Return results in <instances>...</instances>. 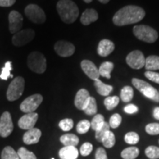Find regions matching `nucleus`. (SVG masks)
Here are the masks:
<instances>
[{
    "mask_svg": "<svg viewBox=\"0 0 159 159\" xmlns=\"http://www.w3.org/2000/svg\"><path fill=\"white\" fill-rule=\"evenodd\" d=\"M145 16V11L142 7L135 5H128L115 13L113 18L114 25L125 26L140 21Z\"/></svg>",
    "mask_w": 159,
    "mask_h": 159,
    "instance_id": "f257e3e1",
    "label": "nucleus"
},
{
    "mask_svg": "<svg viewBox=\"0 0 159 159\" xmlns=\"http://www.w3.org/2000/svg\"><path fill=\"white\" fill-rule=\"evenodd\" d=\"M57 11L63 22L74 23L79 16V9L71 0H60L57 3Z\"/></svg>",
    "mask_w": 159,
    "mask_h": 159,
    "instance_id": "f03ea898",
    "label": "nucleus"
},
{
    "mask_svg": "<svg viewBox=\"0 0 159 159\" xmlns=\"http://www.w3.org/2000/svg\"><path fill=\"white\" fill-rule=\"evenodd\" d=\"M27 66L37 74H42L47 69V60L44 55L39 52H31L27 57Z\"/></svg>",
    "mask_w": 159,
    "mask_h": 159,
    "instance_id": "7ed1b4c3",
    "label": "nucleus"
},
{
    "mask_svg": "<svg viewBox=\"0 0 159 159\" xmlns=\"http://www.w3.org/2000/svg\"><path fill=\"white\" fill-rule=\"evenodd\" d=\"M132 83L147 98L156 102H159V91L148 83L138 78H133Z\"/></svg>",
    "mask_w": 159,
    "mask_h": 159,
    "instance_id": "20e7f679",
    "label": "nucleus"
},
{
    "mask_svg": "<svg viewBox=\"0 0 159 159\" xmlns=\"http://www.w3.org/2000/svg\"><path fill=\"white\" fill-rule=\"evenodd\" d=\"M134 33L137 39L148 43L155 42L158 37V34L156 30L147 25L135 26Z\"/></svg>",
    "mask_w": 159,
    "mask_h": 159,
    "instance_id": "39448f33",
    "label": "nucleus"
},
{
    "mask_svg": "<svg viewBox=\"0 0 159 159\" xmlns=\"http://www.w3.org/2000/svg\"><path fill=\"white\" fill-rule=\"evenodd\" d=\"M25 89V79L21 77H17L10 83L7 90V98L9 101L16 100L23 94Z\"/></svg>",
    "mask_w": 159,
    "mask_h": 159,
    "instance_id": "423d86ee",
    "label": "nucleus"
},
{
    "mask_svg": "<svg viewBox=\"0 0 159 159\" xmlns=\"http://www.w3.org/2000/svg\"><path fill=\"white\" fill-rule=\"evenodd\" d=\"M25 15L32 22L41 25L46 21V17L44 11H43L39 5L30 4L25 7Z\"/></svg>",
    "mask_w": 159,
    "mask_h": 159,
    "instance_id": "0eeeda50",
    "label": "nucleus"
},
{
    "mask_svg": "<svg viewBox=\"0 0 159 159\" xmlns=\"http://www.w3.org/2000/svg\"><path fill=\"white\" fill-rule=\"evenodd\" d=\"M43 101V97L39 94L31 95L26 98L20 105L21 111L26 114L33 113L39 108Z\"/></svg>",
    "mask_w": 159,
    "mask_h": 159,
    "instance_id": "6e6552de",
    "label": "nucleus"
},
{
    "mask_svg": "<svg viewBox=\"0 0 159 159\" xmlns=\"http://www.w3.org/2000/svg\"><path fill=\"white\" fill-rule=\"evenodd\" d=\"M35 31L32 29H26L15 33L12 42L16 47H22L30 42L35 38Z\"/></svg>",
    "mask_w": 159,
    "mask_h": 159,
    "instance_id": "1a4fd4ad",
    "label": "nucleus"
},
{
    "mask_svg": "<svg viewBox=\"0 0 159 159\" xmlns=\"http://www.w3.org/2000/svg\"><path fill=\"white\" fill-rule=\"evenodd\" d=\"M144 54L139 50H134L129 53L126 57V62L129 66L134 69H140L145 66Z\"/></svg>",
    "mask_w": 159,
    "mask_h": 159,
    "instance_id": "9d476101",
    "label": "nucleus"
},
{
    "mask_svg": "<svg viewBox=\"0 0 159 159\" xmlns=\"http://www.w3.org/2000/svg\"><path fill=\"white\" fill-rule=\"evenodd\" d=\"M13 130V124L11 115L5 111L0 117V136L3 138L9 136Z\"/></svg>",
    "mask_w": 159,
    "mask_h": 159,
    "instance_id": "9b49d317",
    "label": "nucleus"
},
{
    "mask_svg": "<svg viewBox=\"0 0 159 159\" xmlns=\"http://www.w3.org/2000/svg\"><path fill=\"white\" fill-rule=\"evenodd\" d=\"M55 52L59 56L66 57L72 55L75 52V47L72 43L66 41H59L54 46Z\"/></svg>",
    "mask_w": 159,
    "mask_h": 159,
    "instance_id": "f8f14e48",
    "label": "nucleus"
},
{
    "mask_svg": "<svg viewBox=\"0 0 159 159\" xmlns=\"http://www.w3.org/2000/svg\"><path fill=\"white\" fill-rule=\"evenodd\" d=\"M9 30L11 33H16L21 30L23 25V17L19 12L13 11L10 13L9 16Z\"/></svg>",
    "mask_w": 159,
    "mask_h": 159,
    "instance_id": "ddd939ff",
    "label": "nucleus"
},
{
    "mask_svg": "<svg viewBox=\"0 0 159 159\" xmlns=\"http://www.w3.org/2000/svg\"><path fill=\"white\" fill-rule=\"evenodd\" d=\"M38 119H39V114L37 113H28L19 119L18 125L21 129L29 130L34 128Z\"/></svg>",
    "mask_w": 159,
    "mask_h": 159,
    "instance_id": "4468645a",
    "label": "nucleus"
},
{
    "mask_svg": "<svg viewBox=\"0 0 159 159\" xmlns=\"http://www.w3.org/2000/svg\"><path fill=\"white\" fill-rule=\"evenodd\" d=\"M81 68L85 75L93 80H98L100 75L99 73V69L97 68L96 65L92 61L89 60H83L80 63Z\"/></svg>",
    "mask_w": 159,
    "mask_h": 159,
    "instance_id": "2eb2a0df",
    "label": "nucleus"
},
{
    "mask_svg": "<svg viewBox=\"0 0 159 159\" xmlns=\"http://www.w3.org/2000/svg\"><path fill=\"white\" fill-rule=\"evenodd\" d=\"M89 99H90V94L86 89H81L77 91L76 96L75 98V105L79 110H83L86 106Z\"/></svg>",
    "mask_w": 159,
    "mask_h": 159,
    "instance_id": "dca6fc26",
    "label": "nucleus"
},
{
    "mask_svg": "<svg viewBox=\"0 0 159 159\" xmlns=\"http://www.w3.org/2000/svg\"><path fill=\"white\" fill-rule=\"evenodd\" d=\"M115 46L112 41L108 39H103L99 43L97 53L101 57H107L114 50Z\"/></svg>",
    "mask_w": 159,
    "mask_h": 159,
    "instance_id": "f3484780",
    "label": "nucleus"
},
{
    "mask_svg": "<svg viewBox=\"0 0 159 159\" xmlns=\"http://www.w3.org/2000/svg\"><path fill=\"white\" fill-rule=\"evenodd\" d=\"M41 131L39 128H33L27 130L23 136V142L26 144H35L39 142Z\"/></svg>",
    "mask_w": 159,
    "mask_h": 159,
    "instance_id": "a211bd4d",
    "label": "nucleus"
},
{
    "mask_svg": "<svg viewBox=\"0 0 159 159\" xmlns=\"http://www.w3.org/2000/svg\"><path fill=\"white\" fill-rule=\"evenodd\" d=\"M98 13L94 9H86L80 17V22L83 25H89L98 19Z\"/></svg>",
    "mask_w": 159,
    "mask_h": 159,
    "instance_id": "6ab92c4d",
    "label": "nucleus"
},
{
    "mask_svg": "<svg viewBox=\"0 0 159 159\" xmlns=\"http://www.w3.org/2000/svg\"><path fill=\"white\" fill-rule=\"evenodd\" d=\"M58 154L61 159H77L79 152L75 147H63L59 150Z\"/></svg>",
    "mask_w": 159,
    "mask_h": 159,
    "instance_id": "aec40b11",
    "label": "nucleus"
},
{
    "mask_svg": "<svg viewBox=\"0 0 159 159\" xmlns=\"http://www.w3.org/2000/svg\"><path fill=\"white\" fill-rule=\"evenodd\" d=\"M94 86L97 89V91L99 94L102 96L107 97L110 94V93L113 91V86L110 85L105 84L100 80H94Z\"/></svg>",
    "mask_w": 159,
    "mask_h": 159,
    "instance_id": "412c9836",
    "label": "nucleus"
},
{
    "mask_svg": "<svg viewBox=\"0 0 159 159\" xmlns=\"http://www.w3.org/2000/svg\"><path fill=\"white\" fill-rule=\"evenodd\" d=\"M60 141L65 147H76L79 143V138L73 134H67L61 136Z\"/></svg>",
    "mask_w": 159,
    "mask_h": 159,
    "instance_id": "4be33fe9",
    "label": "nucleus"
},
{
    "mask_svg": "<svg viewBox=\"0 0 159 159\" xmlns=\"http://www.w3.org/2000/svg\"><path fill=\"white\" fill-rule=\"evenodd\" d=\"M144 66L148 71L159 70V56L150 55L147 57Z\"/></svg>",
    "mask_w": 159,
    "mask_h": 159,
    "instance_id": "5701e85b",
    "label": "nucleus"
},
{
    "mask_svg": "<svg viewBox=\"0 0 159 159\" xmlns=\"http://www.w3.org/2000/svg\"><path fill=\"white\" fill-rule=\"evenodd\" d=\"M98 69L100 76L110 79L111 73L114 69V63L109 62V61H106V62L102 63Z\"/></svg>",
    "mask_w": 159,
    "mask_h": 159,
    "instance_id": "b1692460",
    "label": "nucleus"
},
{
    "mask_svg": "<svg viewBox=\"0 0 159 159\" xmlns=\"http://www.w3.org/2000/svg\"><path fill=\"white\" fill-rule=\"evenodd\" d=\"M139 150L136 147H130L125 150L121 152V156L123 159H135L139 156Z\"/></svg>",
    "mask_w": 159,
    "mask_h": 159,
    "instance_id": "393cba45",
    "label": "nucleus"
},
{
    "mask_svg": "<svg viewBox=\"0 0 159 159\" xmlns=\"http://www.w3.org/2000/svg\"><path fill=\"white\" fill-rule=\"evenodd\" d=\"M83 111L85 112V114L89 115V116H92V115H96L97 112V105L96 99L94 97H90L88 103H87L86 106L83 109Z\"/></svg>",
    "mask_w": 159,
    "mask_h": 159,
    "instance_id": "a878e982",
    "label": "nucleus"
},
{
    "mask_svg": "<svg viewBox=\"0 0 159 159\" xmlns=\"http://www.w3.org/2000/svg\"><path fill=\"white\" fill-rule=\"evenodd\" d=\"M1 159H20L17 152L11 147L7 146L3 149L1 155Z\"/></svg>",
    "mask_w": 159,
    "mask_h": 159,
    "instance_id": "bb28decb",
    "label": "nucleus"
},
{
    "mask_svg": "<svg viewBox=\"0 0 159 159\" xmlns=\"http://www.w3.org/2000/svg\"><path fill=\"white\" fill-rule=\"evenodd\" d=\"M121 99L124 102H129L134 97V89L130 86H125L120 93Z\"/></svg>",
    "mask_w": 159,
    "mask_h": 159,
    "instance_id": "cd10ccee",
    "label": "nucleus"
},
{
    "mask_svg": "<svg viewBox=\"0 0 159 159\" xmlns=\"http://www.w3.org/2000/svg\"><path fill=\"white\" fill-rule=\"evenodd\" d=\"M102 144L104 145L106 148H111L115 145V143H116V138H115V136L114 133L111 132V131H108L106 134L105 135V136L103 137L102 139Z\"/></svg>",
    "mask_w": 159,
    "mask_h": 159,
    "instance_id": "c85d7f7f",
    "label": "nucleus"
},
{
    "mask_svg": "<svg viewBox=\"0 0 159 159\" xmlns=\"http://www.w3.org/2000/svg\"><path fill=\"white\" fill-rule=\"evenodd\" d=\"M108 131H110V125H109L108 123L105 122L103 123L102 126L99 127V128L95 131V138H96L97 142H102V139H103V137L105 136V135L106 134Z\"/></svg>",
    "mask_w": 159,
    "mask_h": 159,
    "instance_id": "c756f323",
    "label": "nucleus"
},
{
    "mask_svg": "<svg viewBox=\"0 0 159 159\" xmlns=\"http://www.w3.org/2000/svg\"><path fill=\"white\" fill-rule=\"evenodd\" d=\"M119 102V98L116 96L114 97H108L105 99L104 105L105 108L108 109V111L113 110V109L116 108L118 105Z\"/></svg>",
    "mask_w": 159,
    "mask_h": 159,
    "instance_id": "7c9ffc66",
    "label": "nucleus"
},
{
    "mask_svg": "<svg viewBox=\"0 0 159 159\" xmlns=\"http://www.w3.org/2000/svg\"><path fill=\"white\" fill-rule=\"evenodd\" d=\"M105 122L104 116L102 114H96L92 119L91 122V128L93 130L96 131L99 127H101Z\"/></svg>",
    "mask_w": 159,
    "mask_h": 159,
    "instance_id": "2f4dec72",
    "label": "nucleus"
},
{
    "mask_svg": "<svg viewBox=\"0 0 159 159\" xmlns=\"http://www.w3.org/2000/svg\"><path fill=\"white\" fill-rule=\"evenodd\" d=\"M91 128V122L89 121L84 119V120L80 121L77 125V132L80 134H86L89 130Z\"/></svg>",
    "mask_w": 159,
    "mask_h": 159,
    "instance_id": "473e14b6",
    "label": "nucleus"
},
{
    "mask_svg": "<svg viewBox=\"0 0 159 159\" xmlns=\"http://www.w3.org/2000/svg\"><path fill=\"white\" fill-rule=\"evenodd\" d=\"M145 155L150 159L159 158V148L156 146H149L145 150Z\"/></svg>",
    "mask_w": 159,
    "mask_h": 159,
    "instance_id": "72a5a7b5",
    "label": "nucleus"
},
{
    "mask_svg": "<svg viewBox=\"0 0 159 159\" xmlns=\"http://www.w3.org/2000/svg\"><path fill=\"white\" fill-rule=\"evenodd\" d=\"M12 70V63L11 61H7L5 63V66L2 68V73L0 75V78L7 80L9 77H13V75L11 74V71Z\"/></svg>",
    "mask_w": 159,
    "mask_h": 159,
    "instance_id": "f704fd0d",
    "label": "nucleus"
},
{
    "mask_svg": "<svg viewBox=\"0 0 159 159\" xmlns=\"http://www.w3.org/2000/svg\"><path fill=\"white\" fill-rule=\"evenodd\" d=\"M20 159H36V156L31 151L27 150L25 148H21L17 152Z\"/></svg>",
    "mask_w": 159,
    "mask_h": 159,
    "instance_id": "c9c22d12",
    "label": "nucleus"
},
{
    "mask_svg": "<svg viewBox=\"0 0 159 159\" xmlns=\"http://www.w3.org/2000/svg\"><path fill=\"white\" fill-rule=\"evenodd\" d=\"M125 141L128 144H136L139 142V136L135 132H129L125 136Z\"/></svg>",
    "mask_w": 159,
    "mask_h": 159,
    "instance_id": "e433bc0d",
    "label": "nucleus"
},
{
    "mask_svg": "<svg viewBox=\"0 0 159 159\" xmlns=\"http://www.w3.org/2000/svg\"><path fill=\"white\" fill-rule=\"evenodd\" d=\"M74 122L71 119H62L59 122V127L63 131H69L73 128Z\"/></svg>",
    "mask_w": 159,
    "mask_h": 159,
    "instance_id": "4c0bfd02",
    "label": "nucleus"
},
{
    "mask_svg": "<svg viewBox=\"0 0 159 159\" xmlns=\"http://www.w3.org/2000/svg\"><path fill=\"white\" fill-rule=\"evenodd\" d=\"M121 122H122V116L119 114H114L111 116L108 124L110 125V128L115 129L118 128Z\"/></svg>",
    "mask_w": 159,
    "mask_h": 159,
    "instance_id": "58836bf2",
    "label": "nucleus"
},
{
    "mask_svg": "<svg viewBox=\"0 0 159 159\" xmlns=\"http://www.w3.org/2000/svg\"><path fill=\"white\" fill-rule=\"evenodd\" d=\"M145 130L150 135L159 134V123H150L146 126Z\"/></svg>",
    "mask_w": 159,
    "mask_h": 159,
    "instance_id": "ea45409f",
    "label": "nucleus"
},
{
    "mask_svg": "<svg viewBox=\"0 0 159 159\" xmlns=\"http://www.w3.org/2000/svg\"><path fill=\"white\" fill-rule=\"evenodd\" d=\"M93 150V145L89 142H85L80 147V152L83 156H88Z\"/></svg>",
    "mask_w": 159,
    "mask_h": 159,
    "instance_id": "a19ab883",
    "label": "nucleus"
},
{
    "mask_svg": "<svg viewBox=\"0 0 159 159\" xmlns=\"http://www.w3.org/2000/svg\"><path fill=\"white\" fill-rule=\"evenodd\" d=\"M144 75L150 80L159 84V73L155 72L153 71H147L144 73Z\"/></svg>",
    "mask_w": 159,
    "mask_h": 159,
    "instance_id": "79ce46f5",
    "label": "nucleus"
},
{
    "mask_svg": "<svg viewBox=\"0 0 159 159\" xmlns=\"http://www.w3.org/2000/svg\"><path fill=\"white\" fill-rule=\"evenodd\" d=\"M95 159H108V156L104 148H99L97 149L95 153Z\"/></svg>",
    "mask_w": 159,
    "mask_h": 159,
    "instance_id": "37998d69",
    "label": "nucleus"
},
{
    "mask_svg": "<svg viewBox=\"0 0 159 159\" xmlns=\"http://www.w3.org/2000/svg\"><path fill=\"white\" fill-rule=\"evenodd\" d=\"M124 111L125 113H127L128 114H134L138 112L139 108L136 105L134 104H129L125 107Z\"/></svg>",
    "mask_w": 159,
    "mask_h": 159,
    "instance_id": "c03bdc74",
    "label": "nucleus"
},
{
    "mask_svg": "<svg viewBox=\"0 0 159 159\" xmlns=\"http://www.w3.org/2000/svg\"><path fill=\"white\" fill-rule=\"evenodd\" d=\"M16 0H0V7H11L13 5Z\"/></svg>",
    "mask_w": 159,
    "mask_h": 159,
    "instance_id": "a18cd8bd",
    "label": "nucleus"
},
{
    "mask_svg": "<svg viewBox=\"0 0 159 159\" xmlns=\"http://www.w3.org/2000/svg\"><path fill=\"white\" fill-rule=\"evenodd\" d=\"M152 114H153L155 119H157V120H159V107H156V108H154Z\"/></svg>",
    "mask_w": 159,
    "mask_h": 159,
    "instance_id": "49530a36",
    "label": "nucleus"
},
{
    "mask_svg": "<svg viewBox=\"0 0 159 159\" xmlns=\"http://www.w3.org/2000/svg\"><path fill=\"white\" fill-rule=\"evenodd\" d=\"M98 1L100 2L102 4H106V3H108L110 0H98Z\"/></svg>",
    "mask_w": 159,
    "mask_h": 159,
    "instance_id": "de8ad7c7",
    "label": "nucleus"
},
{
    "mask_svg": "<svg viewBox=\"0 0 159 159\" xmlns=\"http://www.w3.org/2000/svg\"><path fill=\"white\" fill-rule=\"evenodd\" d=\"M83 1H84L85 2H86V3H90L93 1V0H83Z\"/></svg>",
    "mask_w": 159,
    "mask_h": 159,
    "instance_id": "09e8293b",
    "label": "nucleus"
},
{
    "mask_svg": "<svg viewBox=\"0 0 159 159\" xmlns=\"http://www.w3.org/2000/svg\"><path fill=\"white\" fill-rule=\"evenodd\" d=\"M52 159H55V158H52Z\"/></svg>",
    "mask_w": 159,
    "mask_h": 159,
    "instance_id": "8fccbe9b",
    "label": "nucleus"
}]
</instances>
